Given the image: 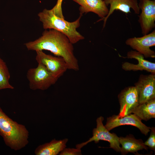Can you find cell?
Listing matches in <instances>:
<instances>
[{"label": "cell", "mask_w": 155, "mask_h": 155, "mask_svg": "<svg viewBox=\"0 0 155 155\" xmlns=\"http://www.w3.org/2000/svg\"><path fill=\"white\" fill-rule=\"evenodd\" d=\"M38 64L36 67L28 69L26 77L31 90H44L55 84L58 78L49 72L43 65Z\"/></svg>", "instance_id": "277c9868"}, {"label": "cell", "mask_w": 155, "mask_h": 155, "mask_svg": "<svg viewBox=\"0 0 155 155\" xmlns=\"http://www.w3.org/2000/svg\"><path fill=\"white\" fill-rule=\"evenodd\" d=\"M36 60L43 65L56 77L59 78L68 69L67 64L62 57L47 54L42 51H36Z\"/></svg>", "instance_id": "8992f818"}, {"label": "cell", "mask_w": 155, "mask_h": 155, "mask_svg": "<svg viewBox=\"0 0 155 155\" xmlns=\"http://www.w3.org/2000/svg\"><path fill=\"white\" fill-rule=\"evenodd\" d=\"M132 113L141 120L147 121L155 117V98L139 104Z\"/></svg>", "instance_id": "e0dca14e"}, {"label": "cell", "mask_w": 155, "mask_h": 155, "mask_svg": "<svg viewBox=\"0 0 155 155\" xmlns=\"http://www.w3.org/2000/svg\"><path fill=\"white\" fill-rule=\"evenodd\" d=\"M67 138L56 140L54 139L50 142L40 145L35 149L36 155H57L67 146Z\"/></svg>", "instance_id": "9a60e30c"}, {"label": "cell", "mask_w": 155, "mask_h": 155, "mask_svg": "<svg viewBox=\"0 0 155 155\" xmlns=\"http://www.w3.org/2000/svg\"><path fill=\"white\" fill-rule=\"evenodd\" d=\"M118 97L120 106L118 115L119 117L131 113L139 104L138 92L135 86L125 88L119 94Z\"/></svg>", "instance_id": "9c48e42d"}, {"label": "cell", "mask_w": 155, "mask_h": 155, "mask_svg": "<svg viewBox=\"0 0 155 155\" xmlns=\"http://www.w3.org/2000/svg\"><path fill=\"white\" fill-rule=\"evenodd\" d=\"M82 14L80 13L78 18L72 22H68L64 18L57 16L51 9H44L38 16L44 29H54L61 32L67 36L73 44L84 39L76 30L80 26V21Z\"/></svg>", "instance_id": "3957f363"}, {"label": "cell", "mask_w": 155, "mask_h": 155, "mask_svg": "<svg viewBox=\"0 0 155 155\" xmlns=\"http://www.w3.org/2000/svg\"><path fill=\"white\" fill-rule=\"evenodd\" d=\"M107 6L110 5V8L107 16L102 19L104 21L103 28L105 26L106 21L115 10H119L127 13H131V8L132 9L135 13L139 14L140 12L137 0H104Z\"/></svg>", "instance_id": "5bb4252c"}, {"label": "cell", "mask_w": 155, "mask_h": 155, "mask_svg": "<svg viewBox=\"0 0 155 155\" xmlns=\"http://www.w3.org/2000/svg\"><path fill=\"white\" fill-rule=\"evenodd\" d=\"M125 125H130L137 127L146 135L150 131L151 128L143 123L141 120L136 115L131 113L123 117L113 115L108 117L104 126L109 131L117 127Z\"/></svg>", "instance_id": "ba28073f"}, {"label": "cell", "mask_w": 155, "mask_h": 155, "mask_svg": "<svg viewBox=\"0 0 155 155\" xmlns=\"http://www.w3.org/2000/svg\"><path fill=\"white\" fill-rule=\"evenodd\" d=\"M0 135L5 144L15 151L29 143V132L26 127L9 118L0 107Z\"/></svg>", "instance_id": "7a4b0ae2"}, {"label": "cell", "mask_w": 155, "mask_h": 155, "mask_svg": "<svg viewBox=\"0 0 155 155\" xmlns=\"http://www.w3.org/2000/svg\"><path fill=\"white\" fill-rule=\"evenodd\" d=\"M63 0H57L56 4L51 9L54 14L57 16L64 18L63 15L62 4Z\"/></svg>", "instance_id": "ffe728a7"}, {"label": "cell", "mask_w": 155, "mask_h": 155, "mask_svg": "<svg viewBox=\"0 0 155 155\" xmlns=\"http://www.w3.org/2000/svg\"><path fill=\"white\" fill-rule=\"evenodd\" d=\"M104 117L100 116L96 120V127L92 131V136L87 141L76 145V148L81 149L88 143L94 141L96 143L100 140L108 142L110 143V148H112L117 152H121L119 137L115 133H110L104 125L103 121Z\"/></svg>", "instance_id": "5b68a950"}, {"label": "cell", "mask_w": 155, "mask_h": 155, "mask_svg": "<svg viewBox=\"0 0 155 155\" xmlns=\"http://www.w3.org/2000/svg\"><path fill=\"white\" fill-rule=\"evenodd\" d=\"M10 78V73L6 63L0 57V90L14 88L9 83Z\"/></svg>", "instance_id": "ac0fdd59"}, {"label": "cell", "mask_w": 155, "mask_h": 155, "mask_svg": "<svg viewBox=\"0 0 155 155\" xmlns=\"http://www.w3.org/2000/svg\"><path fill=\"white\" fill-rule=\"evenodd\" d=\"M80 5V13L83 14L92 12L101 18L97 22H99L108 14L109 9L103 0H73Z\"/></svg>", "instance_id": "4fadbf2b"}, {"label": "cell", "mask_w": 155, "mask_h": 155, "mask_svg": "<svg viewBox=\"0 0 155 155\" xmlns=\"http://www.w3.org/2000/svg\"><path fill=\"white\" fill-rule=\"evenodd\" d=\"M73 44L65 34L54 29L46 30L37 39L25 44L28 50L50 51L55 56L62 57L68 69L78 71V61L74 53Z\"/></svg>", "instance_id": "6da1fadb"}, {"label": "cell", "mask_w": 155, "mask_h": 155, "mask_svg": "<svg viewBox=\"0 0 155 155\" xmlns=\"http://www.w3.org/2000/svg\"><path fill=\"white\" fill-rule=\"evenodd\" d=\"M137 90L139 104L155 98V74L141 75L135 84Z\"/></svg>", "instance_id": "8fae6325"}, {"label": "cell", "mask_w": 155, "mask_h": 155, "mask_svg": "<svg viewBox=\"0 0 155 155\" xmlns=\"http://www.w3.org/2000/svg\"><path fill=\"white\" fill-rule=\"evenodd\" d=\"M138 5L141 10L138 22L144 35L148 34L155 26V1L139 0Z\"/></svg>", "instance_id": "52a82bcc"}, {"label": "cell", "mask_w": 155, "mask_h": 155, "mask_svg": "<svg viewBox=\"0 0 155 155\" xmlns=\"http://www.w3.org/2000/svg\"><path fill=\"white\" fill-rule=\"evenodd\" d=\"M151 131L150 137L144 143V145L148 146L151 150H155V128L152 127L151 128Z\"/></svg>", "instance_id": "d6986e66"}, {"label": "cell", "mask_w": 155, "mask_h": 155, "mask_svg": "<svg viewBox=\"0 0 155 155\" xmlns=\"http://www.w3.org/2000/svg\"><path fill=\"white\" fill-rule=\"evenodd\" d=\"M127 57L136 59L138 63L134 64L125 62L122 65V68L126 71H137L144 70L151 73H155V63L144 59V55L136 51H131L127 54Z\"/></svg>", "instance_id": "7c38bea8"}, {"label": "cell", "mask_w": 155, "mask_h": 155, "mask_svg": "<svg viewBox=\"0 0 155 155\" xmlns=\"http://www.w3.org/2000/svg\"><path fill=\"white\" fill-rule=\"evenodd\" d=\"M125 44L142 54L146 58L155 57V53L150 47L155 45V30L140 37L127 39Z\"/></svg>", "instance_id": "30bf717a"}, {"label": "cell", "mask_w": 155, "mask_h": 155, "mask_svg": "<svg viewBox=\"0 0 155 155\" xmlns=\"http://www.w3.org/2000/svg\"><path fill=\"white\" fill-rule=\"evenodd\" d=\"M59 155H82L80 149L76 148H64L59 154Z\"/></svg>", "instance_id": "44dd1931"}, {"label": "cell", "mask_w": 155, "mask_h": 155, "mask_svg": "<svg viewBox=\"0 0 155 155\" xmlns=\"http://www.w3.org/2000/svg\"><path fill=\"white\" fill-rule=\"evenodd\" d=\"M119 142L121 144V152L123 154L128 152L135 153L143 149L147 150V146L144 144L142 140L135 139L133 136H127L119 137Z\"/></svg>", "instance_id": "2e32d148"}]
</instances>
